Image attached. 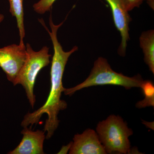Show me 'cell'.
I'll list each match as a JSON object with an SVG mask.
<instances>
[{"instance_id": "cell-1", "label": "cell", "mask_w": 154, "mask_h": 154, "mask_svg": "<svg viewBox=\"0 0 154 154\" xmlns=\"http://www.w3.org/2000/svg\"><path fill=\"white\" fill-rule=\"evenodd\" d=\"M49 25L51 31L47 27L45 28L50 36L54 48L49 96L44 105L32 113L28 112L25 116L21 123V126L23 128L30 125L31 128L34 124H38L43 114H47L48 118L44 128V132H47L46 139L51 137L58 127L60 121L57 116L60 111L66 109L67 106L66 102L60 99L62 93L65 89L63 85V77L69 57L78 50V46H75L69 51H65L57 37V30L61 25H55L53 22H50Z\"/></svg>"}, {"instance_id": "cell-2", "label": "cell", "mask_w": 154, "mask_h": 154, "mask_svg": "<svg viewBox=\"0 0 154 154\" xmlns=\"http://www.w3.org/2000/svg\"><path fill=\"white\" fill-rule=\"evenodd\" d=\"M144 80L140 75L130 77L113 71L106 59L99 57L94 63L91 73L82 83L73 88H65L64 94L71 96L77 91L92 86H120L127 90L140 88Z\"/></svg>"}, {"instance_id": "cell-3", "label": "cell", "mask_w": 154, "mask_h": 154, "mask_svg": "<svg viewBox=\"0 0 154 154\" xmlns=\"http://www.w3.org/2000/svg\"><path fill=\"white\" fill-rule=\"evenodd\" d=\"M96 130L107 154H125L130 151L129 137L133 132L119 116H109L99 122Z\"/></svg>"}, {"instance_id": "cell-4", "label": "cell", "mask_w": 154, "mask_h": 154, "mask_svg": "<svg viewBox=\"0 0 154 154\" xmlns=\"http://www.w3.org/2000/svg\"><path fill=\"white\" fill-rule=\"evenodd\" d=\"M25 46L26 59L13 84L14 86L22 85L25 90L28 101L33 108L36 101L33 88L36 77L39 72L50 63L51 55L49 54V48L47 46H45L39 51H36L29 43H27Z\"/></svg>"}, {"instance_id": "cell-5", "label": "cell", "mask_w": 154, "mask_h": 154, "mask_svg": "<svg viewBox=\"0 0 154 154\" xmlns=\"http://www.w3.org/2000/svg\"><path fill=\"white\" fill-rule=\"evenodd\" d=\"M26 57L25 45L12 44L0 48V67L12 83L16 79Z\"/></svg>"}, {"instance_id": "cell-6", "label": "cell", "mask_w": 154, "mask_h": 154, "mask_svg": "<svg viewBox=\"0 0 154 154\" xmlns=\"http://www.w3.org/2000/svg\"><path fill=\"white\" fill-rule=\"evenodd\" d=\"M111 8L116 27L120 32L121 42L119 47V55H125L127 42L129 40V23L131 19L122 0H105Z\"/></svg>"}, {"instance_id": "cell-7", "label": "cell", "mask_w": 154, "mask_h": 154, "mask_svg": "<svg viewBox=\"0 0 154 154\" xmlns=\"http://www.w3.org/2000/svg\"><path fill=\"white\" fill-rule=\"evenodd\" d=\"M69 151L70 154H106L97 133L87 129L81 134L75 135Z\"/></svg>"}, {"instance_id": "cell-8", "label": "cell", "mask_w": 154, "mask_h": 154, "mask_svg": "<svg viewBox=\"0 0 154 154\" xmlns=\"http://www.w3.org/2000/svg\"><path fill=\"white\" fill-rule=\"evenodd\" d=\"M23 137L20 143L8 154H43V143L45 139L44 131H33L24 127L21 131Z\"/></svg>"}, {"instance_id": "cell-9", "label": "cell", "mask_w": 154, "mask_h": 154, "mask_svg": "<svg viewBox=\"0 0 154 154\" xmlns=\"http://www.w3.org/2000/svg\"><path fill=\"white\" fill-rule=\"evenodd\" d=\"M141 48L144 54L145 62L154 74V30L144 31L139 38Z\"/></svg>"}, {"instance_id": "cell-10", "label": "cell", "mask_w": 154, "mask_h": 154, "mask_svg": "<svg viewBox=\"0 0 154 154\" xmlns=\"http://www.w3.org/2000/svg\"><path fill=\"white\" fill-rule=\"evenodd\" d=\"M23 1L24 0H8L10 4V12L12 16L17 19V27L20 36L19 45L22 46L25 45L23 39L25 36Z\"/></svg>"}, {"instance_id": "cell-11", "label": "cell", "mask_w": 154, "mask_h": 154, "mask_svg": "<svg viewBox=\"0 0 154 154\" xmlns=\"http://www.w3.org/2000/svg\"><path fill=\"white\" fill-rule=\"evenodd\" d=\"M140 88L142 90L145 98L136 105L138 108L154 106V85L151 81H144Z\"/></svg>"}, {"instance_id": "cell-12", "label": "cell", "mask_w": 154, "mask_h": 154, "mask_svg": "<svg viewBox=\"0 0 154 154\" xmlns=\"http://www.w3.org/2000/svg\"><path fill=\"white\" fill-rule=\"evenodd\" d=\"M56 0H40L33 5V10L37 14H44L51 11L53 5Z\"/></svg>"}, {"instance_id": "cell-13", "label": "cell", "mask_w": 154, "mask_h": 154, "mask_svg": "<svg viewBox=\"0 0 154 154\" xmlns=\"http://www.w3.org/2000/svg\"><path fill=\"white\" fill-rule=\"evenodd\" d=\"M145 1H147L150 7L154 10V0H122L125 8L128 12L139 7Z\"/></svg>"}, {"instance_id": "cell-14", "label": "cell", "mask_w": 154, "mask_h": 154, "mask_svg": "<svg viewBox=\"0 0 154 154\" xmlns=\"http://www.w3.org/2000/svg\"><path fill=\"white\" fill-rule=\"evenodd\" d=\"M72 142L68 144L67 145L63 146L62 148L58 154H67L69 151L71 146Z\"/></svg>"}, {"instance_id": "cell-15", "label": "cell", "mask_w": 154, "mask_h": 154, "mask_svg": "<svg viewBox=\"0 0 154 154\" xmlns=\"http://www.w3.org/2000/svg\"><path fill=\"white\" fill-rule=\"evenodd\" d=\"M5 19V16L3 14H0V24L3 22Z\"/></svg>"}]
</instances>
